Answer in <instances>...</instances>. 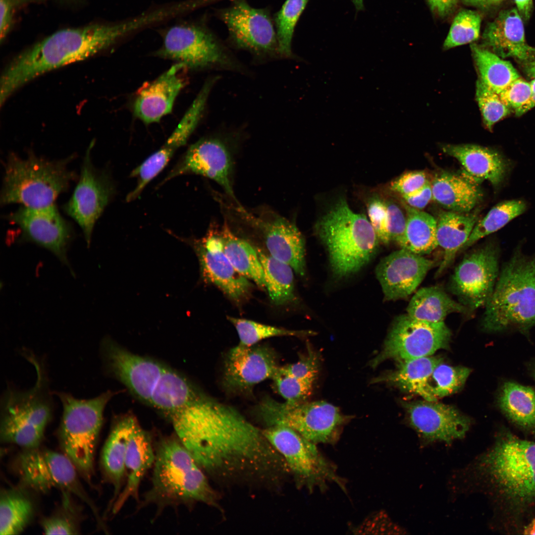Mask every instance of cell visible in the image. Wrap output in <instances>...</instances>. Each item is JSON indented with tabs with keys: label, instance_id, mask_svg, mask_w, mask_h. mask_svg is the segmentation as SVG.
<instances>
[{
	"label": "cell",
	"instance_id": "cell-1",
	"mask_svg": "<svg viewBox=\"0 0 535 535\" xmlns=\"http://www.w3.org/2000/svg\"><path fill=\"white\" fill-rule=\"evenodd\" d=\"M475 469L494 503L499 528L506 533L521 534L535 509V441L521 439L502 427Z\"/></svg>",
	"mask_w": 535,
	"mask_h": 535
},
{
	"label": "cell",
	"instance_id": "cell-2",
	"mask_svg": "<svg viewBox=\"0 0 535 535\" xmlns=\"http://www.w3.org/2000/svg\"><path fill=\"white\" fill-rule=\"evenodd\" d=\"M136 30L132 20L91 25L55 32L16 56L1 74L0 104L34 79L63 66L84 60Z\"/></svg>",
	"mask_w": 535,
	"mask_h": 535
},
{
	"label": "cell",
	"instance_id": "cell-3",
	"mask_svg": "<svg viewBox=\"0 0 535 535\" xmlns=\"http://www.w3.org/2000/svg\"><path fill=\"white\" fill-rule=\"evenodd\" d=\"M169 422L178 440L204 469L238 446L248 420L236 409L203 393Z\"/></svg>",
	"mask_w": 535,
	"mask_h": 535
},
{
	"label": "cell",
	"instance_id": "cell-4",
	"mask_svg": "<svg viewBox=\"0 0 535 535\" xmlns=\"http://www.w3.org/2000/svg\"><path fill=\"white\" fill-rule=\"evenodd\" d=\"M481 327L487 333L517 331L529 338L535 326V253L521 246L502 266L485 306Z\"/></svg>",
	"mask_w": 535,
	"mask_h": 535
},
{
	"label": "cell",
	"instance_id": "cell-5",
	"mask_svg": "<svg viewBox=\"0 0 535 535\" xmlns=\"http://www.w3.org/2000/svg\"><path fill=\"white\" fill-rule=\"evenodd\" d=\"M155 449L151 486L139 507L155 505L162 510L198 502L216 504V495L204 471L176 435L163 436Z\"/></svg>",
	"mask_w": 535,
	"mask_h": 535
},
{
	"label": "cell",
	"instance_id": "cell-6",
	"mask_svg": "<svg viewBox=\"0 0 535 535\" xmlns=\"http://www.w3.org/2000/svg\"><path fill=\"white\" fill-rule=\"evenodd\" d=\"M23 356L33 366L36 380L28 390L8 386L0 399L1 441L25 449L38 447L51 421L54 405L49 379L42 361L27 349Z\"/></svg>",
	"mask_w": 535,
	"mask_h": 535
},
{
	"label": "cell",
	"instance_id": "cell-7",
	"mask_svg": "<svg viewBox=\"0 0 535 535\" xmlns=\"http://www.w3.org/2000/svg\"><path fill=\"white\" fill-rule=\"evenodd\" d=\"M73 158L51 160L31 152L22 159L11 153L4 164L0 204L19 203L35 208L54 205L58 196L77 178L68 166Z\"/></svg>",
	"mask_w": 535,
	"mask_h": 535
},
{
	"label": "cell",
	"instance_id": "cell-8",
	"mask_svg": "<svg viewBox=\"0 0 535 535\" xmlns=\"http://www.w3.org/2000/svg\"><path fill=\"white\" fill-rule=\"evenodd\" d=\"M333 273L342 277L359 271L375 254L379 239L366 215L353 212L340 199L317 222Z\"/></svg>",
	"mask_w": 535,
	"mask_h": 535
},
{
	"label": "cell",
	"instance_id": "cell-9",
	"mask_svg": "<svg viewBox=\"0 0 535 535\" xmlns=\"http://www.w3.org/2000/svg\"><path fill=\"white\" fill-rule=\"evenodd\" d=\"M62 413L57 429L61 448L78 473L90 484L94 476V456L104 422L105 408L114 395L107 391L90 399H78L64 392H55Z\"/></svg>",
	"mask_w": 535,
	"mask_h": 535
},
{
	"label": "cell",
	"instance_id": "cell-10",
	"mask_svg": "<svg viewBox=\"0 0 535 535\" xmlns=\"http://www.w3.org/2000/svg\"><path fill=\"white\" fill-rule=\"evenodd\" d=\"M124 382L135 396L166 418L185 409L199 391L175 370L142 356L129 367Z\"/></svg>",
	"mask_w": 535,
	"mask_h": 535
},
{
	"label": "cell",
	"instance_id": "cell-11",
	"mask_svg": "<svg viewBox=\"0 0 535 535\" xmlns=\"http://www.w3.org/2000/svg\"><path fill=\"white\" fill-rule=\"evenodd\" d=\"M256 409L258 416L268 427L290 428L315 444H335L351 418L323 401L291 403L267 398Z\"/></svg>",
	"mask_w": 535,
	"mask_h": 535
},
{
	"label": "cell",
	"instance_id": "cell-12",
	"mask_svg": "<svg viewBox=\"0 0 535 535\" xmlns=\"http://www.w3.org/2000/svg\"><path fill=\"white\" fill-rule=\"evenodd\" d=\"M16 471L22 483L41 492L57 488L85 502L101 521L97 508L84 490L78 472L64 453L38 447L25 449L16 460Z\"/></svg>",
	"mask_w": 535,
	"mask_h": 535
},
{
	"label": "cell",
	"instance_id": "cell-13",
	"mask_svg": "<svg viewBox=\"0 0 535 535\" xmlns=\"http://www.w3.org/2000/svg\"><path fill=\"white\" fill-rule=\"evenodd\" d=\"M263 433L301 484L310 490L316 487L322 490L328 483L334 482L345 490L344 481L319 451L316 444L283 426H269Z\"/></svg>",
	"mask_w": 535,
	"mask_h": 535
},
{
	"label": "cell",
	"instance_id": "cell-14",
	"mask_svg": "<svg viewBox=\"0 0 535 535\" xmlns=\"http://www.w3.org/2000/svg\"><path fill=\"white\" fill-rule=\"evenodd\" d=\"M451 332L444 322H429L418 320L407 314L396 317L381 352L370 362L373 368L393 359L397 362L431 356L447 349Z\"/></svg>",
	"mask_w": 535,
	"mask_h": 535
},
{
	"label": "cell",
	"instance_id": "cell-15",
	"mask_svg": "<svg viewBox=\"0 0 535 535\" xmlns=\"http://www.w3.org/2000/svg\"><path fill=\"white\" fill-rule=\"evenodd\" d=\"M499 246L489 241L466 255L455 268L449 290L473 312L485 306L499 275Z\"/></svg>",
	"mask_w": 535,
	"mask_h": 535
},
{
	"label": "cell",
	"instance_id": "cell-16",
	"mask_svg": "<svg viewBox=\"0 0 535 535\" xmlns=\"http://www.w3.org/2000/svg\"><path fill=\"white\" fill-rule=\"evenodd\" d=\"M218 16L226 25L229 40L237 47L257 54L278 53L273 20L268 8H255L246 0H232Z\"/></svg>",
	"mask_w": 535,
	"mask_h": 535
},
{
	"label": "cell",
	"instance_id": "cell-17",
	"mask_svg": "<svg viewBox=\"0 0 535 535\" xmlns=\"http://www.w3.org/2000/svg\"><path fill=\"white\" fill-rule=\"evenodd\" d=\"M157 54L182 63L187 68L226 64L228 61L216 37L199 24L179 25L170 28Z\"/></svg>",
	"mask_w": 535,
	"mask_h": 535
},
{
	"label": "cell",
	"instance_id": "cell-18",
	"mask_svg": "<svg viewBox=\"0 0 535 535\" xmlns=\"http://www.w3.org/2000/svg\"><path fill=\"white\" fill-rule=\"evenodd\" d=\"M7 218L19 226L22 240L48 250L69 267L67 252L73 238V229L54 204L37 208L23 206Z\"/></svg>",
	"mask_w": 535,
	"mask_h": 535
},
{
	"label": "cell",
	"instance_id": "cell-19",
	"mask_svg": "<svg viewBox=\"0 0 535 535\" xmlns=\"http://www.w3.org/2000/svg\"><path fill=\"white\" fill-rule=\"evenodd\" d=\"M92 143L84 158L79 182L64 210L80 226L88 246L94 227L112 194L111 184L103 172L97 170L91 159Z\"/></svg>",
	"mask_w": 535,
	"mask_h": 535
},
{
	"label": "cell",
	"instance_id": "cell-20",
	"mask_svg": "<svg viewBox=\"0 0 535 535\" xmlns=\"http://www.w3.org/2000/svg\"><path fill=\"white\" fill-rule=\"evenodd\" d=\"M237 209L261 234L270 256L289 265L298 275H305V241L294 223L270 210L255 215L241 207Z\"/></svg>",
	"mask_w": 535,
	"mask_h": 535
},
{
	"label": "cell",
	"instance_id": "cell-21",
	"mask_svg": "<svg viewBox=\"0 0 535 535\" xmlns=\"http://www.w3.org/2000/svg\"><path fill=\"white\" fill-rule=\"evenodd\" d=\"M192 246L197 255L202 277L236 302L245 299L252 284L231 264L223 250L219 230L211 225L202 238L194 240Z\"/></svg>",
	"mask_w": 535,
	"mask_h": 535
},
{
	"label": "cell",
	"instance_id": "cell-22",
	"mask_svg": "<svg viewBox=\"0 0 535 535\" xmlns=\"http://www.w3.org/2000/svg\"><path fill=\"white\" fill-rule=\"evenodd\" d=\"M403 405L409 424L427 443L449 444L463 438L470 428L469 418L452 406L426 400Z\"/></svg>",
	"mask_w": 535,
	"mask_h": 535
},
{
	"label": "cell",
	"instance_id": "cell-23",
	"mask_svg": "<svg viewBox=\"0 0 535 535\" xmlns=\"http://www.w3.org/2000/svg\"><path fill=\"white\" fill-rule=\"evenodd\" d=\"M273 350L262 345L238 344L227 353L225 361L223 383L226 388L245 391L263 381L272 378L278 370Z\"/></svg>",
	"mask_w": 535,
	"mask_h": 535
},
{
	"label": "cell",
	"instance_id": "cell-24",
	"mask_svg": "<svg viewBox=\"0 0 535 535\" xmlns=\"http://www.w3.org/2000/svg\"><path fill=\"white\" fill-rule=\"evenodd\" d=\"M231 171L230 154L223 142L214 138L203 139L190 146L164 181L186 174L201 175L218 183L239 205L231 182Z\"/></svg>",
	"mask_w": 535,
	"mask_h": 535
},
{
	"label": "cell",
	"instance_id": "cell-25",
	"mask_svg": "<svg viewBox=\"0 0 535 535\" xmlns=\"http://www.w3.org/2000/svg\"><path fill=\"white\" fill-rule=\"evenodd\" d=\"M434 265L433 261L402 248L382 259L375 273L384 299L394 301L409 296Z\"/></svg>",
	"mask_w": 535,
	"mask_h": 535
},
{
	"label": "cell",
	"instance_id": "cell-26",
	"mask_svg": "<svg viewBox=\"0 0 535 535\" xmlns=\"http://www.w3.org/2000/svg\"><path fill=\"white\" fill-rule=\"evenodd\" d=\"M187 67L176 63L137 92L133 104L135 116L146 124L158 122L172 111L175 100L185 87Z\"/></svg>",
	"mask_w": 535,
	"mask_h": 535
},
{
	"label": "cell",
	"instance_id": "cell-27",
	"mask_svg": "<svg viewBox=\"0 0 535 535\" xmlns=\"http://www.w3.org/2000/svg\"><path fill=\"white\" fill-rule=\"evenodd\" d=\"M484 47L500 57H512L521 64L535 57V48L526 42L522 17L516 8L501 11L488 23L482 34Z\"/></svg>",
	"mask_w": 535,
	"mask_h": 535
},
{
	"label": "cell",
	"instance_id": "cell-28",
	"mask_svg": "<svg viewBox=\"0 0 535 535\" xmlns=\"http://www.w3.org/2000/svg\"><path fill=\"white\" fill-rule=\"evenodd\" d=\"M155 459L150 434L139 424L135 423L128 439L125 455L126 482L113 504L111 511L115 514L130 498L139 500V488L142 480L153 466Z\"/></svg>",
	"mask_w": 535,
	"mask_h": 535
},
{
	"label": "cell",
	"instance_id": "cell-29",
	"mask_svg": "<svg viewBox=\"0 0 535 535\" xmlns=\"http://www.w3.org/2000/svg\"><path fill=\"white\" fill-rule=\"evenodd\" d=\"M137 421L136 417L131 413L116 417L103 448L101 456V468L106 480L113 488L109 509H111L121 492L126 477L125 462L127 442Z\"/></svg>",
	"mask_w": 535,
	"mask_h": 535
},
{
	"label": "cell",
	"instance_id": "cell-30",
	"mask_svg": "<svg viewBox=\"0 0 535 535\" xmlns=\"http://www.w3.org/2000/svg\"><path fill=\"white\" fill-rule=\"evenodd\" d=\"M442 151L459 161L476 181L488 180L497 188L505 179L509 162L497 151L474 144H446Z\"/></svg>",
	"mask_w": 535,
	"mask_h": 535
},
{
	"label": "cell",
	"instance_id": "cell-31",
	"mask_svg": "<svg viewBox=\"0 0 535 535\" xmlns=\"http://www.w3.org/2000/svg\"><path fill=\"white\" fill-rule=\"evenodd\" d=\"M500 411L515 427L535 435V389L511 380H503L496 394Z\"/></svg>",
	"mask_w": 535,
	"mask_h": 535
},
{
	"label": "cell",
	"instance_id": "cell-32",
	"mask_svg": "<svg viewBox=\"0 0 535 535\" xmlns=\"http://www.w3.org/2000/svg\"><path fill=\"white\" fill-rule=\"evenodd\" d=\"M442 362V358L431 356L399 361L395 370L374 378L371 383H386L424 400L436 401L429 392L428 380L434 368Z\"/></svg>",
	"mask_w": 535,
	"mask_h": 535
},
{
	"label": "cell",
	"instance_id": "cell-33",
	"mask_svg": "<svg viewBox=\"0 0 535 535\" xmlns=\"http://www.w3.org/2000/svg\"><path fill=\"white\" fill-rule=\"evenodd\" d=\"M436 219L438 246L443 249L442 260L436 272L439 276L454 262L478 221L477 213L441 211Z\"/></svg>",
	"mask_w": 535,
	"mask_h": 535
},
{
	"label": "cell",
	"instance_id": "cell-34",
	"mask_svg": "<svg viewBox=\"0 0 535 535\" xmlns=\"http://www.w3.org/2000/svg\"><path fill=\"white\" fill-rule=\"evenodd\" d=\"M432 199L448 211L469 213L480 202L482 193L474 182L444 172L431 184Z\"/></svg>",
	"mask_w": 535,
	"mask_h": 535
},
{
	"label": "cell",
	"instance_id": "cell-35",
	"mask_svg": "<svg viewBox=\"0 0 535 535\" xmlns=\"http://www.w3.org/2000/svg\"><path fill=\"white\" fill-rule=\"evenodd\" d=\"M406 311L414 319L433 323L444 322L452 313L471 312L438 286L426 287L418 290L410 300Z\"/></svg>",
	"mask_w": 535,
	"mask_h": 535
},
{
	"label": "cell",
	"instance_id": "cell-36",
	"mask_svg": "<svg viewBox=\"0 0 535 535\" xmlns=\"http://www.w3.org/2000/svg\"><path fill=\"white\" fill-rule=\"evenodd\" d=\"M219 233L224 254L235 268L260 288L266 289L264 271L256 248L234 234L226 221Z\"/></svg>",
	"mask_w": 535,
	"mask_h": 535
},
{
	"label": "cell",
	"instance_id": "cell-37",
	"mask_svg": "<svg viewBox=\"0 0 535 535\" xmlns=\"http://www.w3.org/2000/svg\"><path fill=\"white\" fill-rule=\"evenodd\" d=\"M406 216L404 237L399 244L402 248L423 256L430 253L438 246L436 219L430 214L414 208L404 201Z\"/></svg>",
	"mask_w": 535,
	"mask_h": 535
},
{
	"label": "cell",
	"instance_id": "cell-38",
	"mask_svg": "<svg viewBox=\"0 0 535 535\" xmlns=\"http://www.w3.org/2000/svg\"><path fill=\"white\" fill-rule=\"evenodd\" d=\"M471 48L479 73V79L493 91L499 94L511 82L520 77L509 61L484 47L472 44Z\"/></svg>",
	"mask_w": 535,
	"mask_h": 535
},
{
	"label": "cell",
	"instance_id": "cell-39",
	"mask_svg": "<svg viewBox=\"0 0 535 535\" xmlns=\"http://www.w3.org/2000/svg\"><path fill=\"white\" fill-rule=\"evenodd\" d=\"M34 512L33 503L25 492L3 489L0 497V535L19 534L30 523Z\"/></svg>",
	"mask_w": 535,
	"mask_h": 535
},
{
	"label": "cell",
	"instance_id": "cell-40",
	"mask_svg": "<svg viewBox=\"0 0 535 535\" xmlns=\"http://www.w3.org/2000/svg\"><path fill=\"white\" fill-rule=\"evenodd\" d=\"M262 266L265 288L272 302L283 305L295 299L293 268L262 249L256 247Z\"/></svg>",
	"mask_w": 535,
	"mask_h": 535
},
{
	"label": "cell",
	"instance_id": "cell-41",
	"mask_svg": "<svg viewBox=\"0 0 535 535\" xmlns=\"http://www.w3.org/2000/svg\"><path fill=\"white\" fill-rule=\"evenodd\" d=\"M526 208L525 202L521 200H507L498 203L483 218L477 221L460 251L466 250L481 239L499 230L523 214Z\"/></svg>",
	"mask_w": 535,
	"mask_h": 535
},
{
	"label": "cell",
	"instance_id": "cell-42",
	"mask_svg": "<svg viewBox=\"0 0 535 535\" xmlns=\"http://www.w3.org/2000/svg\"><path fill=\"white\" fill-rule=\"evenodd\" d=\"M309 0H286L273 18L278 54L292 56L291 43L295 27Z\"/></svg>",
	"mask_w": 535,
	"mask_h": 535
},
{
	"label": "cell",
	"instance_id": "cell-43",
	"mask_svg": "<svg viewBox=\"0 0 535 535\" xmlns=\"http://www.w3.org/2000/svg\"><path fill=\"white\" fill-rule=\"evenodd\" d=\"M229 321L235 327L239 338V344L250 346L268 338L294 336L306 337L314 335L312 330H294L279 328L257 322L251 320L228 317Z\"/></svg>",
	"mask_w": 535,
	"mask_h": 535
},
{
	"label": "cell",
	"instance_id": "cell-44",
	"mask_svg": "<svg viewBox=\"0 0 535 535\" xmlns=\"http://www.w3.org/2000/svg\"><path fill=\"white\" fill-rule=\"evenodd\" d=\"M442 362L434 368L428 380L429 392L436 400L458 391L471 372L465 367L451 366Z\"/></svg>",
	"mask_w": 535,
	"mask_h": 535
},
{
	"label": "cell",
	"instance_id": "cell-45",
	"mask_svg": "<svg viewBox=\"0 0 535 535\" xmlns=\"http://www.w3.org/2000/svg\"><path fill=\"white\" fill-rule=\"evenodd\" d=\"M481 21L478 12L470 9L460 11L453 19L443 44L444 49L447 50L477 40L480 36Z\"/></svg>",
	"mask_w": 535,
	"mask_h": 535
},
{
	"label": "cell",
	"instance_id": "cell-46",
	"mask_svg": "<svg viewBox=\"0 0 535 535\" xmlns=\"http://www.w3.org/2000/svg\"><path fill=\"white\" fill-rule=\"evenodd\" d=\"M476 100L485 127L491 131L493 125L511 113L499 94L485 86L479 79L476 83Z\"/></svg>",
	"mask_w": 535,
	"mask_h": 535
},
{
	"label": "cell",
	"instance_id": "cell-47",
	"mask_svg": "<svg viewBox=\"0 0 535 535\" xmlns=\"http://www.w3.org/2000/svg\"><path fill=\"white\" fill-rule=\"evenodd\" d=\"M271 379L278 394L291 403L305 401L311 395L315 381L289 374L281 367Z\"/></svg>",
	"mask_w": 535,
	"mask_h": 535
},
{
	"label": "cell",
	"instance_id": "cell-48",
	"mask_svg": "<svg viewBox=\"0 0 535 535\" xmlns=\"http://www.w3.org/2000/svg\"><path fill=\"white\" fill-rule=\"evenodd\" d=\"M499 95L506 105L519 116L520 111L530 101V83L520 77L511 82Z\"/></svg>",
	"mask_w": 535,
	"mask_h": 535
},
{
	"label": "cell",
	"instance_id": "cell-49",
	"mask_svg": "<svg viewBox=\"0 0 535 535\" xmlns=\"http://www.w3.org/2000/svg\"><path fill=\"white\" fill-rule=\"evenodd\" d=\"M68 493H64L63 497L66 506V512L55 514L48 517L41 522V526L45 534L47 535H75L79 534L78 525L74 519L66 512L70 503Z\"/></svg>",
	"mask_w": 535,
	"mask_h": 535
},
{
	"label": "cell",
	"instance_id": "cell-50",
	"mask_svg": "<svg viewBox=\"0 0 535 535\" xmlns=\"http://www.w3.org/2000/svg\"><path fill=\"white\" fill-rule=\"evenodd\" d=\"M370 222L379 240L387 244L391 241L388 230V219L385 202L378 198L371 200L368 206Z\"/></svg>",
	"mask_w": 535,
	"mask_h": 535
},
{
	"label": "cell",
	"instance_id": "cell-51",
	"mask_svg": "<svg viewBox=\"0 0 535 535\" xmlns=\"http://www.w3.org/2000/svg\"><path fill=\"white\" fill-rule=\"evenodd\" d=\"M428 182L426 175L423 171H411L394 180L391 183L390 188L392 190L403 197L417 192Z\"/></svg>",
	"mask_w": 535,
	"mask_h": 535
},
{
	"label": "cell",
	"instance_id": "cell-52",
	"mask_svg": "<svg viewBox=\"0 0 535 535\" xmlns=\"http://www.w3.org/2000/svg\"><path fill=\"white\" fill-rule=\"evenodd\" d=\"M388 219V230L390 241L398 244L402 240L406 227V216L400 208L392 201L385 202Z\"/></svg>",
	"mask_w": 535,
	"mask_h": 535
},
{
	"label": "cell",
	"instance_id": "cell-53",
	"mask_svg": "<svg viewBox=\"0 0 535 535\" xmlns=\"http://www.w3.org/2000/svg\"><path fill=\"white\" fill-rule=\"evenodd\" d=\"M402 197L407 204L414 208L421 210L425 208L432 199L431 184L428 182L417 192Z\"/></svg>",
	"mask_w": 535,
	"mask_h": 535
},
{
	"label": "cell",
	"instance_id": "cell-54",
	"mask_svg": "<svg viewBox=\"0 0 535 535\" xmlns=\"http://www.w3.org/2000/svg\"><path fill=\"white\" fill-rule=\"evenodd\" d=\"M0 41H2L7 35L9 28L11 17L12 8L9 0H0Z\"/></svg>",
	"mask_w": 535,
	"mask_h": 535
},
{
	"label": "cell",
	"instance_id": "cell-55",
	"mask_svg": "<svg viewBox=\"0 0 535 535\" xmlns=\"http://www.w3.org/2000/svg\"><path fill=\"white\" fill-rule=\"evenodd\" d=\"M431 10L440 17L449 14L455 8L457 0H427Z\"/></svg>",
	"mask_w": 535,
	"mask_h": 535
},
{
	"label": "cell",
	"instance_id": "cell-56",
	"mask_svg": "<svg viewBox=\"0 0 535 535\" xmlns=\"http://www.w3.org/2000/svg\"><path fill=\"white\" fill-rule=\"evenodd\" d=\"M521 17L528 20L533 8V0H514Z\"/></svg>",
	"mask_w": 535,
	"mask_h": 535
},
{
	"label": "cell",
	"instance_id": "cell-57",
	"mask_svg": "<svg viewBox=\"0 0 535 535\" xmlns=\"http://www.w3.org/2000/svg\"><path fill=\"white\" fill-rule=\"evenodd\" d=\"M530 83L531 87V98L528 104L520 111L519 116L523 115L535 107V78L532 79V80Z\"/></svg>",
	"mask_w": 535,
	"mask_h": 535
},
{
	"label": "cell",
	"instance_id": "cell-58",
	"mask_svg": "<svg viewBox=\"0 0 535 535\" xmlns=\"http://www.w3.org/2000/svg\"><path fill=\"white\" fill-rule=\"evenodd\" d=\"M523 70L525 74L530 78H535V57L526 62L522 64Z\"/></svg>",
	"mask_w": 535,
	"mask_h": 535
},
{
	"label": "cell",
	"instance_id": "cell-59",
	"mask_svg": "<svg viewBox=\"0 0 535 535\" xmlns=\"http://www.w3.org/2000/svg\"><path fill=\"white\" fill-rule=\"evenodd\" d=\"M522 534L527 535H535V517L532 518L525 525Z\"/></svg>",
	"mask_w": 535,
	"mask_h": 535
},
{
	"label": "cell",
	"instance_id": "cell-60",
	"mask_svg": "<svg viewBox=\"0 0 535 535\" xmlns=\"http://www.w3.org/2000/svg\"><path fill=\"white\" fill-rule=\"evenodd\" d=\"M527 368L530 375L535 381V359L528 363Z\"/></svg>",
	"mask_w": 535,
	"mask_h": 535
},
{
	"label": "cell",
	"instance_id": "cell-61",
	"mask_svg": "<svg viewBox=\"0 0 535 535\" xmlns=\"http://www.w3.org/2000/svg\"><path fill=\"white\" fill-rule=\"evenodd\" d=\"M354 4L356 11L357 12L359 11L364 10L365 6L364 5L363 0H351Z\"/></svg>",
	"mask_w": 535,
	"mask_h": 535
},
{
	"label": "cell",
	"instance_id": "cell-62",
	"mask_svg": "<svg viewBox=\"0 0 535 535\" xmlns=\"http://www.w3.org/2000/svg\"><path fill=\"white\" fill-rule=\"evenodd\" d=\"M502 1L503 0H489L488 6L498 4Z\"/></svg>",
	"mask_w": 535,
	"mask_h": 535
},
{
	"label": "cell",
	"instance_id": "cell-63",
	"mask_svg": "<svg viewBox=\"0 0 535 535\" xmlns=\"http://www.w3.org/2000/svg\"><path fill=\"white\" fill-rule=\"evenodd\" d=\"M466 3L470 4L472 0H464Z\"/></svg>",
	"mask_w": 535,
	"mask_h": 535
}]
</instances>
